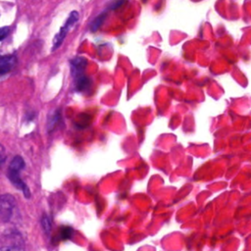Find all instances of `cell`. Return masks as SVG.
I'll return each mask as SVG.
<instances>
[{"instance_id":"1","label":"cell","mask_w":251,"mask_h":251,"mask_svg":"<svg viewBox=\"0 0 251 251\" xmlns=\"http://www.w3.org/2000/svg\"><path fill=\"white\" fill-rule=\"evenodd\" d=\"M78 17H79V16H78V13H77L76 11H73V12L69 15V17H68V19L66 20L64 25L61 27V29L59 30V32L55 35V37H54V39H53L52 51H55L56 49H58V48L61 46V44L63 43V41H64L66 35L68 34L69 30L71 29V27L77 22Z\"/></svg>"},{"instance_id":"2","label":"cell","mask_w":251,"mask_h":251,"mask_svg":"<svg viewBox=\"0 0 251 251\" xmlns=\"http://www.w3.org/2000/svg\"><path fill=\"white\" fill-rule=\"evenodd\" d=\"M15 207V199L12 195L4 194L1 197V220L2 222H8L13 214Z\"/></svg>"},{"instance_id":"3","label":"cell","mask_w":251,"mask_h":251,"mask_svg":"<svg viewBox=\"0 0 251 251\" xmlns=\"http://www.w3.org/2000/svg\"><path fill=\"white\" fill-rule=\"evenodd\" d=\"M70 64L73 75L77 78L78 76L82 75L87 65V61L83 57H75L70 61Z\"/></svg>"},{"instance_id":"4","label":"cell","mask_w":251,"mask_h":251,"mask_svg":"<svg viewBox=\"0 0 251 251\" xmlns=\"http://www.w3.org/2000/svg\"><path fill=\"white\" fill-rule=\"evenodd\" d=\"M17 58L15 55H6L1 57L0 60V74L4 75L6 73L10 72L16 65Z\"/></svg>"},{"instance_id":"5","label":"cell","mask_w":251,"mask_h":251,"mask_svg":"<svg viewBox=\"0 0 251 251\" xmlns=\"http://www.w3.org/2000/svg\"><path fill=\"white\" fill-rule=\"evenodd\" d=\"M61 121H62L61 111H60V109H56L48 117V121H47V129H48V131L49 132L53 131L56 128V126L61 123Z\"/></svg>"},{"instance_id":"6","label":"cell","mask_w":251,"mask_h":251,"mask_svg":"<svg viewBox=\"0 0 251 251\" xmlns=\"http://www.w3.org/2000/svg\"><path fill=\"white\" fill-rule=\"evenodd\" d=\"M76 90L77 91H84L86 89L89 88L90 84H91V80L88 76H85V75H80L76 78Z\"/></svg>"},{"instance_id":"7","label":"cell","mask_w":251,"mask_h":251,"mask_svg":"<svg viewBox=\"0 0 251 251\" xmlns=\"http://www.w3.org/2000/svg\"><path fill=\"white\" fill-rule=\"evenodd\" d=\"M106 17H107V13H102V14H100L99 16H97V17L91 22V24H90V26H89V27H90V30H91V31H96V30L102 25V24L104 23Z\"/></svg>"},{"instance_id":"8","label":"cell","mask_w":251,"mask_h":251,"mask_svg":"<svg viewBox=\"0 0 251 251\" xmlns=\"http://www.w3.org/2000/svg\"><path fill=\"white\" fill-rule=\"evenodd\" d=\"M72 232H73V228L72 227H64V228H62V231H61L62 239H66V238L71 237Z\"/></svg>"},{"instance_id":"9","label":"cell","mask_w":251,"mask_h":251,"mask_svg":"<svg viewBox=\"0 0 251 251\" xmlns=\"http://www.w3.org/2000/svg\"><path fill=\"white\" fill-rule=\"evenodd\" d=\"M125 1H126V0H114V1L111 3V5H110V9H111V10H115V9L121 7V6L124 4Z\"/></svg>"},{"instance_id":"10","label":"cell","mask_w":251,"mask_h":251,"mask_svg":"<svg viewBox=\"0 0 251 251\" xmlns=\"http://www.w3.org/2000/svg\"><path fill=\"white\" fill-rule=\"evenodd\" d=\"M9 31H10V27H9V26H3V27H1V30H0V39H1V40H4V38L9 34Z\"/></svg>"}]
</instances>
